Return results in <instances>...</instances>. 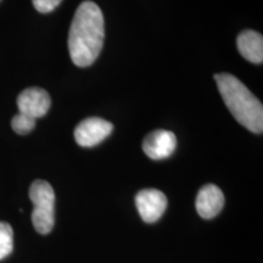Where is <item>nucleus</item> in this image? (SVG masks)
<instances>
[{
  "label": "nucleus",
  "instance_id": "nucleus-1",
  "mask_svg": "<svg viewBox=\"0 0 263 263\" xmlns=\"http://www.w3.org/2000/svg\"><path fill=\"white\" fill-rule=\"evenodd\" d=\"M104 16L93 2L78 6L68 33V50L72 62L78 67L93 65L104 44Z\"/></svg>",
  "mask_w": 263,
  "mask_h": 263
},
{
  "label": "nucleus",
  "instance_id": "nucleus-2",
  "mask_svg": "<svg viewBox=\"0 0 263 263\" xmlns=\"http://www.w3.org/2000/svg\"><path fill=\"white\" fill-rule=\"evenodd\" d=\"M215 80L226 106L235 120L252 133L261 134L263 130L261 101L233 74H215Z\"/></svg>",
  "mask_w": 263,
  "mask_h": 263
},
{
  "label": "nucleus",
  "instance_id": "nucleus-3",
  "mask_svg": "<svg viewBox=\"0 0 263 263\" xmlns=\"http://www.w3.org/2000/svg\"><path fill=\"white\" fill-rule=\"evenodd\" d=\"M29 199L33 202V227L39 234H48L54 228L55 222L54 189L45 180H34L29 188Z\"/></svg>",
  "mask_w": 263,
  "mask_h": 263
},
{
  "label": "nucleus",
  "instance_id": "nucleus-4",
  "mask_svg": "<svg viewBox=\"0 0 263 263\" xmlns=\"http://www.w3.org/2000/svg\"><path fill=\"white\" fill-rule=\"evenodd\" d=\"M114 129L112 123L100 117L85 118L74 129V139L78 145L91 147L101 143Z\"/></svg>",
  "mask_w": 263,
  "mask_h": 263
},
{
  "label": "nucleus",
  "instance_id": "nucleus-5",
  "mask_svg": "<svg viewBox=\"0 0 263 263\" xmlns=\"http://www.w3.org/2000/svg\"><path fill=\"white\" fill-rule=\"evenodd\" d=\"M51 106L50 95L42 88L32 87L21 91L17 98L18 114L37 121L47 115Z\"/></svg>",
  "mask_w": 263,
  "mask_h": 263
},
{
  "label": "nucleus",
  "instance_id": "nucleus-6",
  "mask_svg": "<svg viewBox=\"0 0 263 263\" xmlns=\"http://www.w3.org/2000/svg\"><path fill=\"white\" fill-rule=\"evenodd\" d=\"M136 206L144 222L154 223L166 211L167 197L160 190L144 189L137 194Z\"/></svg>",
  "mask_w": 263,
  "mask_h": 263
},
{
  "label": "nucleus",
  "instance_id": "nucleus-7",
  "mask_svg": "<svg viewBox=\"0 0 263 263\" xmlns=\"http://www.w3.org/2000/svg\"><path fill=\"white\" fill-rule=\"evenodd\" d=\"M177 147V138L172 132L157 129L147 134L143 141V150L150 159L163 160L170 157Z\"/></svg>",
  "mask_w": 263,
  "mask_h": 263
},
{
  "label": "nucleus",
  "instance_id": "nucleus-8",
  "mask_svg": "<svg viewBox=\"0 0 263 263\" xmlns=\"http://www.w3.org/2000/svg\"><path fill=\"white\" fill-rule=\"evenodd\" d=\"M196 211L202 218L211 219L222 211L224 195L215 184H206L199 190L196 196Z\"/></svg>",
  "mask_w": 263,
  "mask_h": 263
},
{
  "label": "nucleus",
  "instance_id": "nucleus-9",
  "mask_svg": "<svg viewBox=\"0 0 263 263\" xmlns=\"http://www.w3.org/2000/svg\"><path fill=\"white\" fill-rule=\"evenodd\" d=\"M238 50L242 58L252 64H262L263 61V37L261 33L246 29L236 39Z\"/></svg>",
  "mask_w": 263,
  "mask_h": 263
},
{
  "label": "nucleus",
  "instance_id": "nucleus-10",
  "mask_svg": "<svg viewBox=\"0 0 263 263\" xmlns=\"http://www.w3.org/2000/svg\"><path fill=\"white\" fill-rule=\"evenodd\" d=\"M14 250V230L6 222H0V261L8 257Z\"/></svg>",
  "mask_w": 263,
  "mask_h": 263
},
{
  "label": "nucleus",
  "instance_id": "nucleus-11",
  "mask_svg": "<svg viewBox=\"0 0 263 263\" xmlns=\"http://www.w3.org/2000/svg\"><path fill=\"white\" fill-rule=\"evenodd\" d=\"M11 127L17 134H28L29 132H32L35 127V120L29 118L24 115L17 114L14 118L11 120Z\"/></svg>",
  "mask_w": 263,
  "mask_h": 263
},
{
  "label": "nucleus",
  "instance_id": "nucleus-12",
  "mask_svg": "<svg viewBox=\"0 0 263 263\" xmlns=\"http://www.w3.org/2000/svg\"><path fill=\"white\" fill-rule=\"evenodd\" d=\"M62 0H32L33 5L41 14H49L60 5Z\"/></svg>",
  "mask_w": 263,
  "mask_h": 263
},
{
  "label": "nucleus",
  "instance_id": "nucleus-13",
  "mask_svg": "<svg viewBox=\"0 0 263 263\" xmlns=\"http://www.w3.org/2000/svg\"><path fill=\"white\" fill-rule=\"evenodd\" d=\"M0 2H2V0H0Z\"/></svg>",
  "mask_w": 263,
  "mask_h": 263
}]
</instances>
